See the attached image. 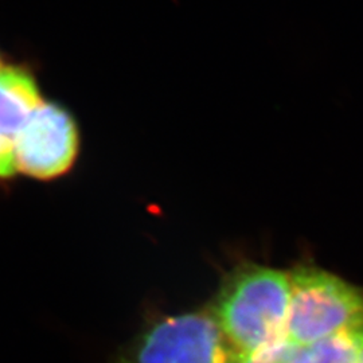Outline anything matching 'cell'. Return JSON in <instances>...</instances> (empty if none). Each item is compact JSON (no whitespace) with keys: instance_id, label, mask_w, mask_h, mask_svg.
I'll use <instances>...</instances> for the list:
<instances>
[{"instance_id":"1","label":"cell","mask_w":363,"mask_h":363,"mask_svg":"<svg viewBox=\"0 0 363 363\" xmlns=\"http://www.w3.org/2000/svg\"><path fill=\"white\" fill-rule=\"evenodd\" d=\"M289 273L244 262L226 276L211 313L234 350L247 354L288 337Z\"/></svg>"},{"instance_id":"2","label":"cell","mask_w":363,"mask_h":363,"mask_svg":"<svg viewBox=\"0 0 363 363\" xmlns=\"http://www.w3.org/2000/svg\"><path fill=\"white\" fill-rule=\"evenodd\" d=\"M288 337L301 346L363 328V291L312 264L289 272Z\"/></svg>"},{"instance_id":"3","label":"cell","mask_w":363,"mask_h":363,"mask_svg":"<svg viewBox=\"0 0 363 363\" xmlns=\"http://www.w3.org/2000/svg\"><path fill=\"white\" fill-rule=\"evenodd\" d=\"M237 355L213 313L195 311L157 319L113 363H234Z\"/></svg>"},{"instance_id":"4","label":"cell","mask_w":363,"mask_h":363,"mask_svg":"<svg viewBox=\"0 0 363 363\" xmlns=\"http://www.w3.org/2000/svg\"><path fill=\"white\" fill-rule=\"evenodd\" d=\"M81 130L73 113L57 101H45L13 138L16 171L52 182L67 175L81 155Z\"/></svg>"},{"instance_id":"5","label":"cell","mask_w":363,"mask_h":363,"mask_svg":"<svg viewBox=\"0 0 363 363\" xmlns=\"http://www.w3.org/2000/svg\"><path fill=\"white\" fill-rule=\"evenodd\" d=\"M45 101L30 67L6 65L0 69V132L13 139Z\"/></svg>"},{"instance_id":"6","label":"cell","mask_w":363,"mask_h":363,"mask_svg":"<svg viewBox=\"0 0 363 363\" xmlns=\"http://www.w3.org/2000/svg\"><path fill=\"white\" fill-rule=\"evenodd\" d=\"M363 349V328L343 331L308 346L311 363H358Z\"/></svg>"},{"instance_id":"7","label":"cell","mask_w":363,"mask_h":363,"mask_svg":"<svg viewBox=\"0 0 363 363\" xmlns=\"http://www.w3.org/2000/svg\"><path fill=\"white\" fill-rule=\"evenodd\" d=\"M234 363H311L308 347L286 337L261 350L240 354Z\"/></svg>"},{"instance_id":"8","label":"cell","mask_w":363,"mask_h":363,"mask_svg":"<svg viewBox=\"0 0 363 363\" xmlns=\"http://www.w3.org/2000/svg\"><path fill=\"white\" fill-rule=\"evenodd\" d=\"M16 172L13 139L0 132V183L11 181Z\"/></svg>"},{"instance_id":"9","label":"cell","mask_w":363,"mask_h":363,"mask_svg":"<svg viewBox=\"0 0 363 363\" xmlns=\"http://www.w3.org/2000/svg\"><path fill=\"white\" fill-rule=\"evenodd\" d=\"M4 62H3V57H1V54H0V69H3L4 67Z\"/></svg>"},{"instance_id":"10","label":"cell","mask_w":363,"mask_h":363,"mask_svg":"<svg viewBox=\"0 0 363 363\" xmlns=\"http://www.w3.org/2000/svg\"><path fill=\"white\" fill-rule=\"evenodd\" d=\"M358 363H363V349L362 352H361V355H359V359H358Z\"/></svg>"}]
</instances>
